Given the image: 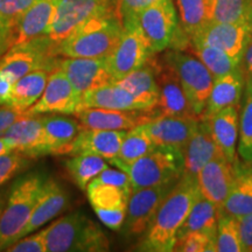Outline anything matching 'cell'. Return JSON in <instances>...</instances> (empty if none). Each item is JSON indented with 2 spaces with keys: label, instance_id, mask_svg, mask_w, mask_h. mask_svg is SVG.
Listing matches in <instances>:
<instances>
[{
  "label": "cell",
  "instance_id": "6da1fadb",
  "mask_svg": "<svg viewBox=\"0 0 252 252\" xmlns=\"http://www.w3.org/2000/svg\"><path fill=\"white\" fill-rule=\"evenodd\" d=\"M200 195L196 179L181 176L160 204L157 214L143 234V238L137 245V250L173 251L176 234Z\"/></svg>",
  "mask_w": 252,
  "mask_h": 252
},
{
  "label": "cell",
  "instance_id": "7a4b0ae2",
  "mask_svg": "<svg viewBox=\"0 0 252 252\" xmlns=\"http://www.w3.org/2000/svg\"><path fill=\"white\" fill-rule=\"evenodd\" d=\"M122 33L123 24L115 12H106L89 19L54 45V54L63 58L105 59L118 45Z\"/></svg>",
  "mask_w": 252,
  "mask_h": 252
},
{
  "label": "cell",
  "instance_id": "3957f363",
  "mask_svg": "<svg viewBox=\"0 0 252 252\" xmlns=\"http://www.w3.org/2000/svg\"><path fill=\"white\" fill-rule=\"evenodd\" d=\"M47 252H98L109 250V241L96 223L81 212L63 216L43 229Z\"/></svg>",
  "mask_w": 252,
  "mask_h": 252
},
{
  "label": "cell",
  "instance_id": "277c9868",
  "mask_svg": "<svg viewBox=\"0 0 252 252\" xmlns=\"http://www.w3.org/2000/svg\"><path fill=\"white\" fill-rule=\"evenodd\" d=\"M47 179L43 173L33 172L12 185L0 216V251H6L20 238Z\"/></svg>",
  "mask_w": 252,
  "mask_h": 252
},
{
  "label": "cell",
  "instance_id": "5b68a950",
  "mask_svg": "<svg viewBox=\"0 0 252 252\" xmlns=\"http://www.w3.org/2000/svg\"><path fill=\"white\" fill-rule=\"evenodd\" d=\"M137 26L153 55L167 48H188L189 39L181 31L173 0H158L141 11Z\"/></svg>",
  "mask_w": 252,
  "mask_h": 252
},
{
  "label": "cell",
  "instance_id": "8992f818",
  "mask_svg": "<svg viewBox=\"0 0 252 252\" xmlns=\"http://www.w3.org/2000/svg\"><path fill=\"white\" fill-rule=\"evenodd\" d=\"M112 165L127 174L131 189L135 190L180 180L184 173V156L180 150L157 146L132 163L113 162Z\"/></svg>",
  "mask_w": 252,
  "mask_h": 252
},
{
  "label": "cell",
  "instance_id": "52a82bcc",
  "mask_svg": "<svg viewBox=\"0 0 252 252\" xmlns=\"http://www.w3.org/2000/svg\"><path fill=\"white\" fill-rule=\"evenodd\" d=\"M161 61L175 71L198 118L202 117L214 84V77L193 53L169 48Z\"/></svg>",
  "mask_w": 252,
  "mask_h": 252
},
{
  "label": "cell",
  "instance_id": "ba28073f",
  "mask_svg": "<svg viewBox=\"0 0 252 252\" xmlns=\"http://www.w3.org/2000/svg\"><path fill=\"white\" fill-rule=\"evenodd\" d=\"M110 11H113L111 0H54L48 37L60 43L89 19Z\"/></svg>",
  "mask_w": 252,
  "mask_h": 252
},
{
  "label": "cell",
  "instance_id": "9c48e42d",
  "mask_svg": "<svg viewBox=\"0 0 252 252\" xmlns=\"http://www.w3.org/2000/svg\"><path fill=\"white\" fill-rule=\"evenodd\" d=\"M176 182L132 190L127 200L126 217L123 232L126 236H139L146 231L151 220H153L160 204L169 191L174 188Z\"/></svg>",
  "mask_w": 252,
  "mask_h": 252
},
{
  "label": "cell",
  "instance_id": "30bf717a",
  "mask_svg": "<svg viewBox=\"0 0 252 252\" xmlns=\"http://www.w3.org/2000/svg\"><path fill=\"white\" fill-rule=\"evenodd\" d=\"M152 55L137 23L124 26L118 45L106 58L112 81L121 80L130 72L143 67Z\"/></svg>",
  "mask_w": 252,
  "mask_h": 252
},
{
  "label": "cell",
  "instance_id": "8fae6325",
  "mask_svg": "<svg viewBox=\"0 0 252 252\" xmlns=\"http://www.w3.org/2000/svg\"><path fill=\"white\" fill-rule=\"evenodd\" d=\"M252 37V26L244 24L212 21L200 33L191 37V45L216 47L241 64L244 50Z\"/></svg>",
  "mask_w": 252,
  "mask_h": 252
},
{
  "label": "cell",
  "instance_id": "7c38bea8",
  "mask_svg": "<svg viewBox=\"0 0 252 252\" xmlns=\"http://www.w3.org/2000/svg\"><path fill=\"white\" fill-rule=\"evenodd\" d=\"M78 110H81V97L74 90L64 72L60 69H55L49 74L45 91L41 94L39 100L26 110L24 115H75Z\"/></svg>",
  "mask_w": 252,
  "mask_h": 252
},
{
  "label": "cell",
  "instance_id": "4fadbf2b",
  "mask_svg": "<svg viewBox=\"0 0 252 252\" xmlns=\"http://www.w3.org/2000/svg\"><path fill=\"white\" fill-rule=\"evenodd\" d=\"M157 78L159 97L156 108L153 109L157 117L169 116L198 118L175 71L162 61L159 62Z\"/></svg>",
  "mask_w": 252,
  "mask_h": 252
},
{
  "label": "cell",
  "instance_id": "5bb4252c",
  "mask_svg": "<svg viewBox=\"0 0 252 252\" xmlns=\"http://www.w3.org/2000/svg\"><path fill=\"white\" fill-rule=\"evenodd\" d=\"M56 69L63 71L78 96L87 91L111 83L112 76L105 59L63 58L59 59Z\"/></svg>",
  "mask_w": 252,
  "mask_h": 252
},
{
  "label": "cell",
  "instance_id": "9a60e30c",
  "mask_svg": "<svg viewBox=\"0 0 252 252\" xmlns=\"http://www.w3.org/2000/svg\"><path fill=\"white\" fill-rule=\"evenodd\" d=\"M236 162H230L220 153L206 163L196 176L201 195L219 208L224 203L234 184Z\"/></svg>",
  "mask_w": 252,
  "mask_h": 252
},
{
  "label": "cell",
  "instance_id": "2e32d148",
  "mask_svg": "<svg viewBox=\"0 0 252 252\" xmlns=\"http://www.w3.org/2000/svg\"><path fill=\"white\" fill-rule=\"evenodd\" d=\"M83 128L96 130H132L144 123L156 118L151 111H122L100 108H83L75 113Z\"/></svg>",
  "mask_w": 252,
  "mask_h": 252
},
{
  "label": "cell",
  "instance_id": "e0dca14e",
  "mask_svg": "<svg viewBox=\"0 0 252 252\" xmlns=\"http://www.w3.org/2000/svg\"><path fill=\"white\" fill-rule=\"evenodd\" d=\"M2 135L11 141L14 151L26 154L32 159L48 156L42 117L39 115L21 116Z\"/></svg>",
  "mask_w": 252,
  "mask_h": 252
},
{
  "label": "cell",
  "instance_id": "ac0fdd59",
  "mask_svg": "<svg viewBox=\"0 0 252 252\" xmlns=\"http://www.w3.org/2000/svg\"><path fill=\"white\" fill-rule=\"evenodd\" d=\"M197 121L198 118L160 116L141 126L157 146L173 147L182 152L196 127Z\"/></svg>",
  "mask_w": 252,
  "mask_h": 252
},
{
  "label": "cell",
  "instance_id": "d6986e66",
  "mask_svg": "<svg viewBox=\"0 0 252 252\" xmlns=\"http://www.w3.org/2000/svg\"><path fill=\"white\" fill-rule=\"evenodd\" d=\"M70 203L68 191L60 182L47 179L37 198L27 225L21 232L20 238L36 231L49 220L55 219L59 214L64 212Z\"/></svg>",
  "mask_w": 252,
  "mask_h": 252
},
{
  "label": "cell",
  "instance_id": "ffe728a7",
  "mask_svg": "<svg viewBox=\"0 0 252 252\" xmlns=\"http://www.w3.org/2000/svg\"><path fill=\"white\" fill-rule=\"evenodd\" d=\"M217 154H220V151L213 139L209 121L207 118H198L193 134L182 150V156H184L182 176L196 179L200 169Z\"/></svg>",
  "mask_w": 252,
  "mask_h": 252
},
{
  "label": "cell",
  "instance_id": "44dd1931",
  "mask_svg": "<svg viewBox=\"0 0 252 252\" xmlns=\"http://www.w3.org/2000/svg\"><path fill=\"white\" fill-rule=\"evenodd\" d=\"M53 12L54 0H37L12 26L9 48L48 35Z\"/></svg>",
  "mask_w": 252,
  "mask_h": 252
},
{
  "label": "cell",
  "instance_id": "7402d4cb",
  "mask_svg": "<svg viewBox=\"0 0 252 252\" xmlns=\"http://www.w3.org/2000/svg\"><path fill=\"white\" fill-rule=\"evenodd\" d=\"M126 133H127L126 130L82 128L72 143L68 156L94 154L104 158L109 162L110 160L117 158Z\"/></svg>",
  "mask_w": 252,
  "mask_h": 252
},
{
  "label": "cell",
  "instance_id": "603a6c76",
  "mask_svg": "<svg viewBox=\"0 0 252 252\" xmlns=\"http://www.w3.org/2000/svg\"><path fill=\"white\" fill-rule=\"evenodd\" d=\"M158 67H159V60H156L152 55L143 67L130 72L121 80L116 81L115 83L130 91L146 111H151L156 108L159 97L157 78Z\"/></svg>",
  "mask_w": 252,
  "mask_h": 252
},
{
  "label": "cell",
  "instance_id": "cb8c5ba5",
  "mask_svg": "<svg viewBox=\"0 0 252 252\" xmlns=\"http://www.w3.org/2000/svg\"><path fill=\"white\" fill-rule=\"evenodd\" d=\"M100 108L122 111H146L130 91L111 82L105 86L84 93L81 97V109Z\"/></svg>",
  "mask_w": 252,
  "mask_h": 252
},
{
  "label": "cell",
  "instance_id": "d4e9b609",
  "mask_svg": "<svg viewBox=\"0 0 252 252\" xmlns=\"http://www.w3.org/2000/svg\"><path fill=\"white\" fill-rule=\"evenodd\" d=\"M244 83L245 80L242 70L214 80L212 91L201 118H209L228 108H239Z\"/></svg>",
  "mask_w": 252,
  "mask_h": 252
},
{
  "label": "cell",
  "instance_id": "484cf974",
  "mask_svg": "<svg viewBox=\"0 0 252 252\" xmlns=\"http://www.w3.org/2000/svg\"><path fill=\"white\" fill-rule=\"evenodd\" d=\"M42 126L48 154L54 156H68L72 143L83 128L81 123L75 118L61 115L43 116Z\"/></svg>",
  "mask_w": 252,
  "mask_h": 252
},
{
  "label": "cell",
  "instance_id": "4316f807",
  "mask_svg": "<svg viewBox=\"0 0 252 252\" xmlns=\"http://www.w3.org/2000/svg\"><path fill=\"white\" fill-rule=\"evenodd\" d=\"M238 109H224L213 115L212 117L207 118L209 121L213 139L219 147L220 153L230 162L237 161L236 145H237L239 126Z\"/></svg>",
  "mask_w": 252,
  "mask_h": 252
},
{
  "label": "cell",
  "instance_id": "83f0119b",
  "mask_svg": "<svg viewBox=\"0 0 252 252\" xmlns=\"http://www.w3.org/2000/svg\"><path fill=\"white\" fill-rule=\"evenodd\" d=\"M220 213L238 217L252 213V166L236 162V176L230 193L220 208Z\"/></svg>",
  "mask_w": 252,
  "mask_h": 252
},
{
  "label": "cell",
  "instance_id": "f1b7e54d",
  "mask_svg": "<svg viewBox=\"0 0 252 252\" xmlns=\"http://www.w3.org/2000/svg\"><path fill=\"white\" fill-rule=\"evenodd\" d=\"M181 31L189 40L213 21L215 0H175Z\"/></svg>",
  "mask_w": 252,
  "mask_h": 252
},
{
  "label": "cell",
  "instance_id": "f546056e",
  "mask_svg": "<svg viewBox=\"0 0 252 252\" xmlns=\"http://www.w3.org/2000/svg\"><path fill=\"white\" fill-rule=\"evenodd\" d=\"M49 71L45 69H37L19 78L12 88L7 106L24 113L39 100L41 94L45 91Z\"/></svg>",
  "mask_w": 252,
  "mask_h": 252
},
{
  "label": "cell",
  "instance_id": "4dcf8cb0",
  "mask_svg": "<svg viewBox=\"0 0 252 252\" xmlns=\"http://www.w3.org/2000/svg\"><path fill=\"white\" fill-rule=\"evenodd\" d=\"M219 214L220 208L207 200L206 197H203L202 195H200L196 202L191 207L187 219L185 220V222L179 229L176 238L193 231L206 232V234L215 237Z\"/></svg>",
  "mask_w": 252,
  "mask_h": 252
},
{
  "label": "cell",
  "instance_id": "1f68e13d",
  "mask_svg": "<svg viewBox=\"0 0 252 252\" xmlns=\"http://www.w3.org/2000/svg\"><path fill=\"white\" fill-rule=\"evenodd\" d=\"M65 163V171L78 188L86 189L87 186L99 173L109 167L105 159L94 154H76L71 156Z\"/></svg>",
  "mask_w": 252,
  "mask_h": 252
},
{
  "label": "cell",
  "instance_id": "d6a6232c",
  "mask_svg": "<svg viewBox=\"0 0 252 252\" xmlns=\"http://www.w3.org/2000/svg\"><path fill=\"white\" fill-rule=\"evenodd\" d=\"M188 48L206 65L214 80L241 70V64L237 61L216 47L189 43Z\"/></svg>",
  "mask_w": 252,
  "mask_h": 252
},
{
  "label": "cell",
  "instance_id": "836d02e7",
  "mask_svg": "<svg viewBox=\"0 0 252 252\" xmlns=\"http://www.w3.org/2000/svg\"><path fill=\"white\" fill-rule=\"evenodd\" d=\"M157 145L151 139L147 132L141 125L128 130L119 149L118 156L115 159L110 160V163H132L139 158L146 156L156 149Z\"/></svg>",
  "mask_w": 252,
  "mask_h": 252
},
{
  "label": "cell",
  "instance_id": "e575fe53",
  "mask_svg": "<svg viewBox=\"0 0 252 252\" xmlns=\"http://www.w3.org/2000/svg\"><path fill=\"white\" fill-rule=\"evenodd\" d=\"M87 196L94 209L126 208L130 194L117 186L91 181L87 186Z\"/></svg>",
  "mask_w": 252,
  "mask_h": 252
},
{
  "label": "cell",
  "instance_id": "d590c367",
  "mask_svg": "<svg viewBox=\"0 0 252 252\" xmlns=\"http://www.w3.org/2000/svg\"><path fill=\"white\" fill-rule=\"evenodd\" d=\"M213 21L252 26V0H215Z\"/></svg>",
  "mask_w": 252,
  "mask_h": 252
},
{
  "label": "cell",
  "instance_id": "8d00e7d4",
  "mask_svg": "<svg viewBox=\"0 0 252 252\" xmlns=\"http://www.w3.org/2000/svg\"><path fill=\"white\" fill-rule=\"evenodd\" d=\"M238 154L245 162L252 163V80H245L244 102L239 122Z\"/></svg>",
  "mask_w": 252,
  "mask_h": 252
},
{
  "label": "cell",
  "instance_id": "74e56055",
  "mask_svg": "<svg viewBox=\"0 0 252 252\" xmlns=\"http://www.w3.org/2000/svg\"><path fill=\"white\" fill-rule=\"evenodd\" d=\"M216 252H241L242 245L239 241L237 219L228 214H219V222L215 236Z\"/></svg>",
  "mask_w": 252,
  "mask_h": 252
},
{
  "label": "cell",
  "instance_id": "f35d334b",
  "mask_svg": "<svg viewBox=\"0 0 252 252\" xmlns=\"http://www.w3.org/2000/svg\"><path fill=\"white\" fill-rule=\"evenodd\" d=\"M173 251L209 252L215 251V237L201 231L188 232L176 238Z\"/></svg>",
  "mask_w": 252,
  "mask_h": 252
},
{
  "label": "cell",
  "instance_id": "ab89813d",
  "mask_svg": "<svg viewBox=\"0 0 252 252\" xmlns=\"http://www.w3.org/2000/svg\"><path fill=\"white\" fill-rule=\"evenodd\" d=\"M31 160L32 158L19 151H12L0 156V187L30 166Z\"/></svg>",
  "mask_w": 252,
  "mask_h": 252
},
{
  "label": "cell",
  "instance_id": "60d3db41",
  "mask_svg": "<svg viewBox=\"0 0 252 252\" xmlns=\"http://www.w3.org/2000/svg\"><path fill=\"white\" fill-rule=\"evenodd\" d=\"M156 1L158 0H115L113 12L124 27L137 23V18L140 12Z\"/></svg>",
  "mask_w": 252,
  "mask_h": 252
},
{
  "label": "cell",
  "instance_id": "b9f144b4",
  "mask_svg": "<svg viewBox=\"0 0 252 252\" xmlns=\"http://www.w3.org/2000/svg\"><path fill=\"white\" fill-rule=\"evenodd\" d=\"M36 1L37 0H0V17L13 26L15 21Z\"/></svg>",
  "mask_w": 252,
  "mask_h": 252
},
{
  "label": "cell",
  "instance_id": "7bdbcfd3",
  "mask_svg": "<svg viewBox=\"0 0 252 252\" xmlns=\"http://www.w3.org/2000/svg\"><path fill=\"white\" fill-rule=\"evenodd\" d=\"M9 252H47L43 230L28 236L27 238H19L11 247L6 249Z\"/></svg>",
  "mask_w": 252,
  "mask_h": 252
},
{
  "label": "cell",
  "instance_id": "ee69618b",
  "mask_svg": "<svg viewBox=\"0 0 252 252\" xmlns=\"http://www.w3.org/2000/svg\"><path fill=\"white\" fill-rule=\"evenodd\" d=\"M93 181L100 182V184H109L117 186V187L124 189L126 193L131 194V182L128 179L127 174L122 169H113V168H106L104 169L102 173H99Z\"/></svg>",
  "mask_w": 252,
  "mask_h": 252
},
{
  "label": "cell",
  "instance_id": "f6af8a7d",
  "mask_svg": "<svg viewBox=\"0 0 252 252\" xmlns=\"http://www.w3.org/2000/svg\"><path fill=\"white\" fill-rule=\"evenodd\" d=\"M103 224L109 229L118 231L123 228L126 217V208H115V209H94Z\"/></svg>",
  "mask_w": 252,
  "mask_h": 252
},
{
  "label": "cell",
  "instance_id": "bcb514c9",
  "mask_svg": "<svg viewBox=\"0 0 252 252\" xmlns=\"http://www.w3.org/2000/svg\"><path fill=\"white\" fill-rule=\"evenodd\" d=\"M242 251L252 252V213L237 219Z\"/></svg>",
  "mask_w": 252,
  "mask_h": 252
},
{
  "label": "cell",
  "instance_id": "7dc6e473",
  "mask_svg": "<svg viewBox=\"0 0 252 252\" xmlns=\"http://www.w3.org/2000/svg\"><path fill=\"white\" fill-rule=\"evenodd\" d=\"M24 116L23 112L18 111L11 106L7 105H0V135L7 130L15 121Z\"/></svg>",
  "mask_w": 252,
  "mask_h": 252
},
{
  "label": "cell",
  "instance_id": "c3c4849f",
  "mask_svg": "<svg viewBox=\"0 0 252 252\" xmlns=\"http://www.w3.org/2000/svg\"><path fill=\"white\" fill-rule=\"evenodd\" d=\"M12 25L0 17V55H2L11 46Z\"/></svg>",
  "mask_w": 252,
  "mask_h": 252
},
{
  "label": "cell",
  "instance_id": "681fc988",
  "mask_svg": "<svg viewBox=\"0 0 252 252\" xmlns=\"http://www.w3.org/2000/svg\"><path fill=\"white\" fill-rule=\"evenodd\" d=\"M241 70L244 80H252V37L249 41L247 48L244 50L243 58L241 60Z\"/></svg>",
  "mask_w": 252,
  "mask_h": 252
},
{
  "label": "cell",
  "instance_id": "f907efd6",
  "mask_svg": "<svg viewBox=\"0 0 252 252\" xmlns=\"http://www.w3.org/2000/svg\"><path fill=\"white\" fill-rule=\"evenodd\" d=\"M12 151H14V147L13 145L11 144V141H9L7 138H5L4 135H0V156H2V154L5 153L12 152Z\"/></svg>",
  "mask_w": 252,
  "mask_h": 252
},
{
  "label": "cell",
  "instance_id": "816d5d0a",
  "mask_svg": "<svg viewBox=\"0 0 252 252\" xmlns=\"http://www.w3.org/2000/svg\"><path fill=\"white\" fill-rule=\"evenodd\" d=\"M5 196H4V193H0V216H1V213L2 210H4V207H5Z\"/></svg>",
  "mask_w": 252,
  "mask_h": 252
},
{
  "label": "cell",
  "instance_id": "f5cc1de1",
  "mask_svg": "<svg viewBox=\"0 0 252 252\" xmlns=\"http://www.w3.org/2000/svg\"><path fill=\"white\" fill-rule=\"evenodd\" d=\"M111 1H112V4H113V1H115V0H111Z\"/></svg>",
  "mask_w": 252,
  "mask_h": 252
}]
</instances>
